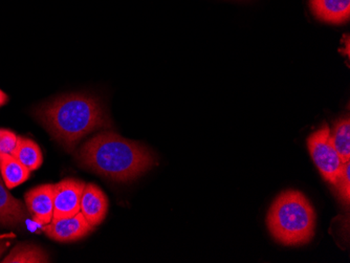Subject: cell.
<instances>
[{"label":"cell","instance_id":"cell-1","mask_svg":"<svg viewBox=\"0 0 350 263\" xmlns=\"http://www.w3.org/2000/svg\"><path fill=\"white\" fill-rule=\"evenodd\" d=\"M33 115L68 151H74L77 144L90 133L111 127L103 102L96 96L82 92L60 96L40 104Z\"/></svg>","mask_w":350,"mask_h":263},{"label":"cell","instance_id":"cell-2","mask_svg":"<svg viewBox=\"0 0 350 263\" xmlns=\"http://www.w3.org/2000/svg\"><path fill=\"white\" fill-rule=\"evenodd\" d=\"M79 164L116 182H129L157 164L152 151L144 145L104 131L82 145L77 153Z\"/></svg>","mask_w":350,"mask_h":263},{"label":"cell","instance_id":"cell-3","mask_svg":"<svg viewBox=\"0 0 350 263\" xmlns=\"http://www.w3.org/2000/svg\"><path fill=\"white\" fill-rule=\"evenodd\" d=\"M316 212L304 193L282 192L269 208L267 225L272 236L288 247L308 245L314 236Z\"/></svg>","mask_w":350,"mask_h":263},{"label":"cell","instance_id":"cell-4","mask_svg":"<svg viewBox=\"0 0 350 263\" xmlns=\"http://www.w3.org/2000/svg\"><path fill=\"white\" fill-rule=\"evenodd\" d=\"M308 146L310 156L324 180L337 186L346 163L343 162L332 144L328 125H324L321 129L310 135Z\"/></svg>","mask_w":350,"mask_h":263},{"label":"cell","instance_id":"cell-5","mask_svg":"<svg viewBox=\"0 0 350 263\" xmlns=\"http://www.w3.org/2000/svg\"><path fill=\"white\" fill-rule=\"evenodd\" d=\"M85 182L75 178L54 184V219L70 217L80 212Z\"/></svg>","mask_w":350,"mask_h":263},{"label":"cell","instance_id":"cell-6","mask_svg":"<svg viewBox=\"0 0 350 263\" xmlns=\"http://www.w3.org/2000/svg\"><path fill=\"white\" fill-rule=\"evenodd\" d=\"M94 227L88 223L81 212L70 217L53 219L50 223L43 227V232L53 240L59 243H70L80 240L88 236Z\"/></svg>","mask_w":350,"mask_h":263},{"label":"cell","instance_id":"cell-7","mask_svg":"<svg viewBox=\"0 0 350 263\" xmlns=\"http://www.w3.org/2000/svg\"><path fill=\"white\" fill-rule=\"evenodd\" d=\"M25 206L31 219L39 225H47L54 219V184H41L25 195Z\"/></svg>","mask_w":350,"mask_h":263},{"label":"cell","instance_id":"cell-8","mask_svg":"<svg viewBox=\"0 0 350 263\" xmlns=\"http://www.w3.org/2000/svg\"><path fill=\"white\" fill-rule=\"evenodd\" d=\"M108 211V198L97 184H85L81 197L80 212L92 227L101 225Z\"/></svg>","mask_w":350,"mask_h":263},{"label":"cell","instance_id":"cell-9","mask_svg":"<svg viewBox=\"0 0 350 263\" xmlns=\"http://www.w3.org/2000/svg\"><path fill=\"white\" fill-rule=\"evenodd\" d=\"M312 15L329 25H345L350 19V0H310Z\"/></svg>","mask_w":350,"mask_h":263},{"label":"cell","instance_id":"cell-10","mask_svg":"<svg viewBox=\"0 0 350 263\" xmlns=\"http://www.w3.org/2000/svg\"><path fill=\"white\" fill-rule=\"evenodd\" d=\"M21 200L16 199L8 191L5 182L0 178V225L1 227H21L27 221V208Z\"/></svg>","mask_w":350,"mask_h":263},{"label":"cell","instance_id":"cell-11","mask_svg":"<svg viewBox=\"0 0 350 263\" xmlns=\"http://www.w3.org/2000/svg\"><path fill=\"white\" fill-rule=\"evenodd\" d=\"M31 170L12 154L0 153V176L8 189L18 187L29 180Z\"/></svg>","mask_w":350,"mask_h":263},{"label":"cell","instance_id":"cell-12","mask_svg":"<svg viewBox=\"0 0 350 263\" xmlns=\"http://www.w3.org/2000/svg\"><path fill=\"white\" fill-rule=\"evenodd\" d=\"M13 156L31 171L40 168L43 163L40 147L34 141L25 137H19L18 145Z\"/></svg>","mask_w":350,"mask_h":263},{"label":"cell","instance_id":"cell-13","mask_svg":"<svg viewBox=\"0 0 350 263\" xmlns=\"http://www.w3.org/2000/svg\"><path fill=\"white\" fill-rule=\"evenodd\" d=\"M49 256L44 251L34 245H16L9 255L3 259V263H41L49 262Z\"/></svg>","mask_w":350,"mask_h":263},{"label":"cell","instance_id":"cell-14","mask_svg":"<svg viewBox=\"0 0 350 263\" xmlns=\"http://www.w3.org/2000/svg\"><path fill=\"white\" fill-rule=\"evenodd\" d=\"M332 142L336 150L339 153L344 163L350 162V120L346 117L340 120L334 131H330Z\"/></svg>","mask_w":350,"mask_h":263},{"label":"cell","instance_id":"cell-15","mask_svg":"<svg viewBox=\"0 0 350 263\" xmlns=\"http://www.w3.org/2000/svg\"><path fill=\"white\" fill-rule=\"evenodd\" d=\"M19 137L9 129L0 128V153L12 154L18 145Z\"/></svg>","mask_w":350,"mask_h":263},{"label":"cell","instance_id":"cell-16","mask_svg":"<svg viewBox=\"0 0 350 263\" xmlns=\"http://www.w3.org/2000/svg\"><path fill=\"white\" fill-rule=\"evenodd\" d=\"M337 187H339L340 194L346 203L350 199V162L346 163L341 176L338 180Z\"/></svg>","mask_w":350,"mask_h":263},{"label":"cell","instance_id":"cell-17","mask_svg":"<svg viewBox=\"0 0 350 263\" xmlns=\"http://www.w3.org/2000/svg\"><path fill=\"white\" fill-rule=\"evenodd\" d=\"M15 238L14 234H0V257L5 254V251L11 245V239Z\"/></svg>","mask_w":350,"mask_h":263},{"label":"cell","instance_id":"cell-18","mask_svg":"<svg viewBox=\"0 0 350 263\" xmlns=\"http://www.w3.org/2000/svg\"><path fill=\"white\" fill-rule=\"evenodd\" d=\"M9 96H8L3 90L0 89V107L7 105V104L9 103Z\"/></svg>","mask_w":350,"mask_h":263},{"label":"cell","instance_id":"cell-19","mask_svg":"<svg viewBox=\"0 0 350 263\" xmlns=\"http://www.w3.org/2000/svg\"><path fill=\"white\" fill-rule=\"evenodd\" d=\"M0 178H1V176H0Z\"/></svg>","mask_w":350,"mask_h":263}]
</instances>
